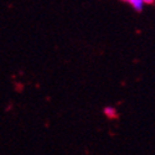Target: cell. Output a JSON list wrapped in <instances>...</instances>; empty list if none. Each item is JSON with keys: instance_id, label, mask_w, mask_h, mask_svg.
I'll return each instance as SVG.
<instances>
[{"instance_id": "obj_1", "label": "cell", "mask_w": 155, "mask_h": 155, "mask_svg": "<svg viewBox=\"0 0 155 155\" xmlns=\"http://www.w3.org/2000/svg\"><path fill=\"white\" fill-rule=\"evenodd\" d=\"M127 2L133 6V9H135L137 11H140L143 10V6H144V0H127Z\"/></svg>"}, {"instance_id": "obj_2", "label": "cell", "mask_w": 155, "mask_h": 155, "mask_svg": "<svg viewBox=\"0 0 155 155\" xmlns=\"http://www.w3.org/2000/svg\"><path fill=\"white\" fill-rule=\"evenodd\" d=\"M104 115H106L107 118L113 119V118L117 117V113H115V109H114V108H112V107H107V108H104Z\"/></svg>"}, {"instance_id": "obj_3", "label": "cell", "mask_w": 155, "mask_h": 155, "mask_svg": "<svg viewBox=\"0 0 155 155\" xmlns=\"http://www.w3.org/2000/svg\"><path fill=\"white\" fill-rule=\"evenodd\" d=\"M153 2H154V0H144L145 4H150V3H153Z\"/></svg>"}]
</instances>
